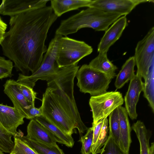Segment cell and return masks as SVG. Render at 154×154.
Returning <instances> with one entry per match:
<instances>
[{
  "instance_id": "1",
  "label": "cell",
  "mask_w": 154,
  "mask_h": 154,
  "mask_svg": "<svg viewBox=\"0 0 154 154\" xmlns=\"http://www.w3.org/2000/svg\"><path fill=\"white\" fill-rule=\"evenodd\" d=\"M57 18L51 6L10 17L9 29L0 45L3 54L22 74H32L40 67L47 50L48 33Z\"/></svg>"
},
{
  "instance_id": "2",
  "label": "cell",
  "mask_w": 154,
  "mask_h": 154,
  "mask_svg": "<svg viewBox=\"0 0 154 154\" xmlns=\"http://www.w3.org/2000/svg\"><path fill=\"white\" fill-rule=\"evenodd\" d=\"M79 66L78 63L57 66L47 81L41 106L42 115L65 134L72 135L75 128L80 135L88 129L82 122L73 94L74 80Z\"/></svg>"
},
{
  "instance_id": "3",
  "label": "cell",
  "mask_w": 154,
  "mask_h": 154,
  "mask_svg": "<svg viewBox=\"0 0 154 154\" xmlns=\"http://www.w3.org/2000/svg\"><path fill=\"white\" fill-rule=\"evenodd\" d=\"M122 16L92 7H88L67 19L62 20L55 34L66 36L84 28L96 31H106L109 26Z\"/></svg>"
},
{
  "instance_id": "4",
  "label": "cell",
  "mask_w": 154,
  "mask_h": 154,
  "mask_svg": "<svg viewBox=\"0 0 154 154\" xmlns=\"http://www.w3.org/2000/svg\"><path fill=\"white\" fill-rule=\"evenodd\" d=\"M62 35L55 34L49 43L47 50L38 69L30 75L19 74L17 81L33 88L39 80H48L55 73L57 66L56 58L59 41Z\"/></svg>"
},
{
  "instance_id": "5",
  "label": "cell",
  "mask_w": 154,
  "mask_h": 154,
  "mask_svg": "<svg viewBox=\"0 0 154 154\" xmlns=\"http://www.w3.org/2000/svg\"><path fill=\"white\" fill-rule=\"evenodd\" d=\"M76 76L80 91L96 96L107 92L112 76L96 70L88 65H82L78 70Z\"/></svg>"
},
{
  "instance_id": "6",
  "label": "cell",
  "mask_w": 154,
  "mask_h": 154,
  "mask_svg": "<svg viewBox=\"0 0 154 154\" xmlns=\"http://www.w3.org/2000/svg\"><path fill=\"white\" fill-rule=\"evenodd\" d=\"M93 51L92 47L84 41L62 36L59 41L56 63L59 67L77 63Z\"/></svg>"
},
{
  "instance_id": "7",
  "label": "cell",
  "mask_w": 154,
  "mask_h": 154,
  "mask_svg": "<svg viewBox=\"0 0 154 154\" xmlns=\"http://www.w3.org/2000/svg\"><path fill=\"white\" fill-rule=\"evenodd\" d=\"M137 70L136 73L144 80L154 72V27H152L137 44L134 56Z\"/></svg>"
},
{
  "instance_id": "8",
  "label": "cell",
  "mask_w": 154,
  "mask_h": 154,
  "mask_svg": "<svg viewBox=\"0 0 154 154\" xmlns=\"http://www.w3.org/2000/svg\"><path fill=\"white\" fill-rule=\"evenodd\" d=\"M122 94L119 91L106 92L91 97L89 104L92 113V126L100 120L107 118L115 109L123 104Z\"/></svg>"
},
{
  "instance_id": "9",
  "label": "cell",
  "mask_w": 154,
  "mask_h": 154,
  "mask_svg": "<svg viewBox=\"0 0 154 154\" xmlns=\"http://www.w3.org/2000/svg\"><path fill=\"white\" fill-rule=\"evenodd\" d=\"M150 0H93L89 7L95 8L103 11L120 14L122 16L129 14L138 5Z\"/></svg>"
},
{
  "instance_id": "10",
  "label": "cell",
  "mask_w": 154,
  "mask_h": 154,
  "mask_svg": "<svg viewBox=\"0 0 154 154\" xmlns=\"http://www.w3.org/2000/svg\"><path fill=\"white\" fill-rule=\"evenodd\" d=\"M48 0H3L0 5V14L10 17L27 11L46 6Z\"/></svg>"
},
{
  "instance_id": "11",
  "label": "cell",
  "mask_w": 154,
  "mask_h": 154,
  "mask_svg": "<svg viewBox=\"0 0 154 154\" xmlns=\"http://www.w3.org/2000/svg\"><path fill=\"white\" fill-rule=\"evenodd\" d=\"M24 116L15 108L0 104V123L14 136L23 135L18 127L24 123Z\"/></svg>"
},
{
  "instance_id": "12",
  "label": "cell",
  "mask_w": 154,
  "mask_h": 154,
  "mask_svg": "<svg viewBox=\"0 0 154 154\" xmlns=\"http://www.w3.org/2000/svg\"><path fill=\"white\" fill-rule=\"evenodd\" d=\"M143 83L141 77L136 73L130 81L128 89L124 97L125 108L132 120L137 117L136 107L140 94L143 90Z\"/></svg>"
},
{
  "instance_id": "13",
  "label": "cell",
  "mask_w": 154,
  "mask_h": 154,
  "mask_svg": "<svg viewBox=\"0 0 154 154\" xmlns=\"http://www.w3.org/2000/svg\"><path fill=\"white\" fill-rule=\"evenodd\" d=\"M4 91L12 101L14 107L25 118L28 119V110L32 104L26 99L19 88V83L14 79L7 80L4 85Z\"/></svg>"
},
{
  "instance_id": "14",
  "label": "cell",
  "mask_w": 154,
  "mask_h": 154,
  "mask_svg": "<svg viewBox=\"0 0 154 154\" xmlns=\"http://www.w3.org/2000/svg\"><path fill=\"white\" fill-rule=\"evenodd\" d=\"M128 25L125 16L121 17L106 31L98 45L97 52H107L110 47L121 36Z\"/></svg>"
},
{
  "instance_id": "15",
  "label": "cell",
  "mask_w": 154,
  "mask_h": 154,
  "mask_svg": "<svg viewBox=\"0 0 154 154\" xmlns=\"http://www.w3.org/2000/svg\"><path fill=\"white\" fill-rule=\"evenodd\" d=\"M27 132L26 136L31 140L48 145L57 144V140L54 135L35 119L29 122Z\"/></svg>"
},
{
  "instance_id": "16",
  "label": "cell",
  "mask_w": 154,
  "mask_h": 154,
  "mask_svg": "<svg viewBox=\"0 0 154 154\" xmlns=\"http://www.w3.org/2000/svg\"><path fill=\"white\" fill-rule=\"evenodd\" d=\"M107 118L102 119L94 125L93 129V140L91 148V153H100L108 138L109 130Z\"/></svg>"
},
{
  "instance_id": "17",
  "label": "cell",
  "mask_w": 154,
  "mask_h": 154,
  "mask_svg": "<svg viewBox=\"0 0 154 154\" xmlns=\"http://www.w3.org/2000/svg\"><path fill=\"white\" fill-rule=\"evenodd\" d=\"M131 128L135 132L140 145V154H154V143L149 145L151 134L146 128L144 123L138 120L134 123Z\"/></svg>"
},
{
  "instance_id": "18",
  "label": "cell",
  "mask_w": 154,
  "mask_h": 154,
  "mask_svg": "<svg viewBox=\"0 0 154 154\" xmlns=\"http://www.w3.org/2000/svg\"><path fill=\"white\" fill-rule=\"evenodd\" d=\"M51 6L54 14L59 17L69 11L84 7H89L93 0H51Z\"/></svg>"
},
{
  "instance_id": "19",
  "label": "cell",
  "mask_w": 154,
  "mask_h": 154,
  "mask_svg": "<svg viewBox=\"0 0 154 154\" xmlns=\"http://www.w3.org/2000/svg\"><path fill=\"white\" fill-rule=\"evenodd\" d=\"M120 128L121 148L125 152L129 153L132 142L131 132V128L129 123L128 114L124 107L118 108Z\"/></svg>"
},
{
  "instance_id": "20",
  "label": "cell",
  "mask_w": 154,
  "mask_h": 154,
  "mask_svg": "<svg viewBox=\"0 0 154 154\" xmlns=\"http://www.w3.org/2000/svg\"><path fill=\"white\" fill-rule=\"evenodd\" d=\"M34 119L47 128L54 135L57 142L64 144L68 147H72L73 146L74 141L72 136L63 132L43 115Z\"/></svg>"
},
{
  "instance_id": "21",
  "label": "cell",
  "mask_w": 154,
  "mask_h": 154,
  "mask_svg": "<svg viewBox=\"0 0 154 154\" xmlns=\"http://www.w3.org/2000/svg\"><path fill=\"white\" fill-rule=\"evenodd\" d=\"M88 65L92 68L114 78L116 75L115 72L118 69L108 59L106 52L99 53Z\"/></svg>"
},
{
  "instance_id": "22",
  "label": "cell",
  "mask_w": 154,
  "mask_h": 154,
  "mask_svg": "<svg viewBox=\"0 0 154 154\" xmlns=\"http://www.w3.org/2000/svg\"><path fill=\"white\" fill-rule=\"evenodd\" d=\"M135 65L134 56L130 57L126 60L116 76L115 83L116 89L121 88L134 77L135 75L134 70Z\"/></svg>"
},
{
  "instance_id": "23",
  "label": "cell",
  "mask_w": 154,
  "mask_h": 154,
  "mask_svg": "<svg viewBox=\"0 0 154 154\" xmlns=\"http://www.w3.org/2000/svg\"><path fill=\"white\" fill-rule=\"evenodd\" d=\"M17 137L25 142L38 154H65L57 144L48 145L33 141L23 135Z\"/></svg>"
},
{
  "instance_id": "24",
  "label": "cell",
  "mask_w": 154,
  "mask_h": 154,
  "mask_svg": "<svg viewBox=\"0 0 154 154\" xmlns=\"http://www.w3.org/2000/svg\"><path fill=\"white\" fill-rule=\"evenodd\" d=\"M109 116V135L113 138L115 142L121 148L119 121L118 108L113 111Z\"/></svg>"
},
{
  "instance_id": "25",
  "label": "cell",
  "mask_w": 154,
  "mask_h": 154,
  "mask_svg": "<svg viewBox=\"0 0 154 154\" xmlns=\"http://www.w3.org/2000/svg\"><path fill=\"white\" fill-rule=\"evenodd\" d=\"M12 135L0 123V149L3 152L10 153L14 146Z\"/></svg>"
},
{
  "instance_id": "26",
  "label": "cell",
  "mask_w": 154,
  "mask_h": 154,
  "mask_svg": "<svg viewBox=\"0 0 154 154\" xmlns=\"http://www.w3.org/2000/svg\"><path fill=\"white\" fill-rule=\"evenodd\" d=\"M100 154H129L124 151L109 135Z\"/></svg>"
},
{
  "instance_id": "27",
  "label": "cell",
  "mask_w": 154,
  "mask_h": 154,
  "mask_svg": "<svg viewBox=\"0 0 154 154\" xmlns=\"http://www.w3.org/2000/svg\"><path fill=\"white\" fill-rule=\"evenodd\" d=\"M14 146L10 154H38L24 141L14 136Z\"/></svg>"
},
{
  "instance_id": "28",
  "label": "cell",
  "mask_w": 154,
  "mask_h": 154,
  "mask_svg": "<svg viewBox=\"0 0 154 154\" xmlns=\"http://www.w3.org/2000/svg\"><path fill=\"white\" fill-rule=\"evenodd\" d=\"M93 127L88 128L86 134L81 137L79 141L81 143L82 154H90L93 140Z\"/></svg>"
},
{
  "instance_id": "29",
  "label": "cell",
  "mask_w": 154,
  "mask_h": 154,
  "mask_svg": "<svg viewBox=\"0 0 154 154\" xmlns=\"http://www.w3.org/2000/svg\"><path fill=\"white\" fill-rule=\"evenodd\" d=\"M13 67V62L11 60L0 56V79L11 77Z\"/></svg>"
},
{
  "instance_id": "30",
  "label": "cell",
  "mask_w": 154,
  "mask_h": 154,
  "mask_svg": "<svg viewBox=\"0 0 154 154\" xmlns=\"http://www.w3.org/2000/svg\"><path fill=\"white\" fill-rule=\"evenodd\" d=\"M19 88L22 94L28 102L32 104L35 103V99L36 98V93L34 91L32 88L20 83Z\"/></svg>"
},
{
  "instance_id": "31",
  "label": "cell",
  "mask_w": 154,
  "mask_h": 154,
  "mask_svg": "<svg viewBox=\"0 0 154 154\" xmlns=\"http://www.w3.org/2000/svg\"><path fill=\"white\" fill-rule=\"evenodd\" d=\"M35 103H32L28 110V119H32L42 115V111L41 107L37 108L35 106Z\"/></svg>"
},
{
  "instance_id": "32",
  "label": "cell",
  "mask_w": 154,
  "mask_h": 154,
  "mask_svg": "<svg viewBox=\"0 0 154 154\" xmlns=\"http://www.w3.org/2000/svg\"><path fill=\"white\" fill-rule=\"evenodd\" d=\"M7 25L2 19L0 17V31L5 32V31L7 28Z\"/></svg>"
},
{
  "instance_id": "33",
  "label": "cell",
  "mask_w": 154,
  "mask_h": 154,
  "mask_svg": "<svg viewBox=\"0 0 154 154\" xmlns=\"http://www.w3.org/2000/svg\"><path fill=\"white\" fill-rule=\"evenodd\" d=\"M5 32L0 31V45L4 40Z\"/></svg>"
},
{
  "instance_id": "34",
  "label": "cell",
  "mask_w": 154,
  "mask_h": 154,
  "mask_svg": "<svg viewBox=\"0 0 154 154\" xmlns=\"http://www.w3.org/2000/svg\"><path fill=\"white\" fill-rule=\"evenodd\" d=\"M0 154H4L3 152L0 149Z\"/></svg>"
}]
</instances>
